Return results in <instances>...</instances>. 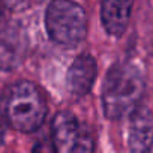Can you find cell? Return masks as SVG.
I'll list each match as a JSON object with an SVG mask.
<instances>
[{
  "instance_id": "ba28073f",
  "label": "cell",
  "mask_w": 153,
  "mask_h": 153,
  "mask_svg": "<svg viewBox=\"0 0 153 153\" xmlns=\"http://www.w3.org/2000/svg\"><path fill=\"white\" fill-rule=\"evenodd\" d=\"M21 36L14 32H6L0 36V71L15 69L23 60Z\"/></svg>"
},
{
  "instance_id": "8fae6325",
  "label": "cell",
  "mask_w": 153,
  "mask_h": 153,
  "mask_svg": "<svg viewBox=\"0 0 153 153\" xmlns=\"http://www.w3.org/2000/svg\"><path fill=\"white\" fill-rule=\"evenodd\" d=\"M2 18H3V6L0 5V21H2Z\"/></svg>"
},
{
  "instance_id": "277c9868",
  "label": "cell",
  "mask_w": 153,
  "mask_h": 153,
  "mask_svg": "<svg viewBox=\"0 0 153 153\" xmlns=\"http://www.w3.org/2000/svg\"><path fill=\"white\" fill-rule=\"evenodd\" d=\"M53 143L57 153H93L92 131L71 111H60L53 120Z\"/></svg>"
},
{
  "instance_id": "7a4b0ae2",
  "label": "cell",
  "mask_w": 153,
  "mask_h": 153,
  "mask_svg": "<svg viewBox=\"0 0 153 153\" xmlns=\"http://www.w3.org/2000/svg\"><path fill=\"white\" fill-rule=\"evenodd\" d=\"M2 110L8 123L20 132L36 131L47 116V102L41 89L30 81L11 86L3 99Z\"/></svg>"
},
{
  "instance_id": "6da1fadb",
  "label": "cell",
  "mask_w": 153,
  "mask_h": 153,
  "mask_svg": "<svg viewBox=\"0 0 153 153\" xmlns=\"http://www.w3.org/2000/svg\"><path fill=\"white\" fill-rule=\"evenodd\" d=\"M144 92L141 71L131 63L113 66L104 81L102 104L104 113L110 119H120L134 113Z\"/></svg>"
},
{
  "instance_id": "3957f363",
  "label": "cell",
  "mask_w": 153,
  "mask_h": 153,
  "mask_svg": "<svg viewBox=\"0 0 153 153\" xmlns=\"http://www.w3.org/2000/svg\"><path fill=\"white\" fill-rule=\"evenodd\" d=\"M45 26L53 41L72 47L84 39L87 33V17L80 5L68 0H56L47 8Z\"/></svg>"
},
{
  "instance_id": "8992f818",
  "label": "cell",
  "mask_w": 153,
  "mask_h": 153,
  "mask_svg": "<svg viewBox=\"0 0 153 153\" xmlns=\"http://www.w3.org/2000/svg\"><path fill=\"white\" fill-rule=\"evenodd\" d=\"M96 60L90 54L78 56L71 65L66 75L69 92L75 96H84L89 93L96 78Z\"/></svg>"
},
{
  "instance_id": "30bf717a",
  "label": "cell",
  "mask_w": 153,
  "mask_h": 153,
  "mask_svg": "<svg viewBox=\"0 0 153 153\" xmlns=\"http://www.w3.org/2000/svg\"><path fill=\"white\" fill-rule=\"evenodd\" d=\"M5 132H6V129H5V122H3V119H2V117H0V146L3 144Z\"/></svg>"
},
{
  "instance_id": "52a82bcc",
  "label": "cell",
  "mask_w": 153,
  "mask_h": 153,
  "mask_svg": "<svg viewBox=\"0 0 153 153\" xmlns=\"http://www.w3.org/2000/svg\"><path fill=\"white\" fill-rule=\"evenodd\" d=\"M131 8L129 2H117V0H107L102 3V23L107 32L113 36H120L129 23L131 18Z\"/></svg>"
},
{
  "instance_id": "5b68a950",
  "label": "cell",
  "mask_w": 153,
  "mask_h": 153,
  "mask_svg": "<svg viewBox=\"0 0 153 153\" xmlns=\"http://www.w3.org/2000/svg\"><path fill=\"white\" fill-rule=\"evenodd\" d=\"M128 141L131 153H153V116L147 108L132 113Z\"/></svg>"
},
{
  "instance_id": "9c48e42d",
  "label": "cell",
  "mask_w": 153,
  "mask_h": 153,
  "mask_svg": "<svg viewBox=\"0 0 153 153\" xmlns=\"http://www.w3.org/2000/svg\"><path fill=\"white\" fill-rule=\"evenodd\" d=\"M32 153H57V152H56V147H54L53 140H50V138H41L39 141L35 143V146L32 149Z\"/></svg>"
}]
</instances>
